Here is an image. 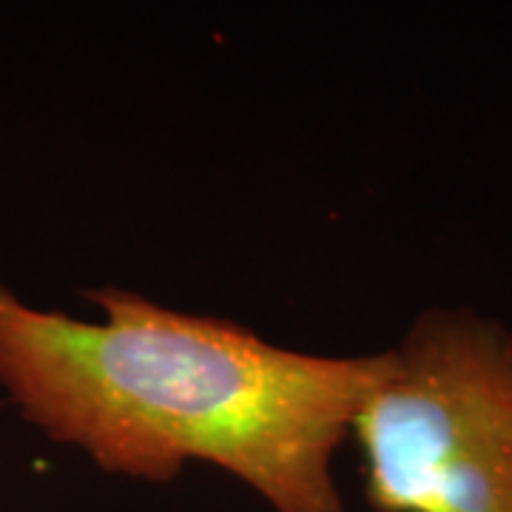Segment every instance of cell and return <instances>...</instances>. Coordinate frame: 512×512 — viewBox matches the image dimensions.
I'll list each match as a JSON object with an SVG mask.
<instances>
[{
	"instance_id": "1",
	"label": "cell",
	"mask_w": 512,
	"mask_h": 512,
	"mask_svg": "<svg viewBox=\"0 0 512 512\" xmlns=\"http://www.w3.org/2000/svg\"><path fill=\"white\" fill-rule=\"evenodd\" d=\"M100 319L35 308L0 282V390L97 470L165 484L217 467L271 512H345L336 456L382 353L279 348L143 293L83 291Z\"/></svg>"
},
{
	"instance_id": "2",
	"label": "cell",
	"mask_w": 512,
	"mask_h": 512,
	"mask_svg": "<svg viewBox=\"0 0 512 512\" xmlns=\"http://www.w3.org/2000/svg\"><path fill=\"white\" fill-rule=\"evenodd\" d=\"M350 441L373 512H512V333L430 311L382 350Z\"/></svg>"
}]
</instances>
